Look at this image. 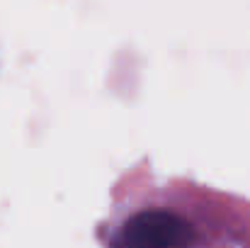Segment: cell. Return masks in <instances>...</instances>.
<instances>
[{"label": "cell", "instance_id": "6da1fadb", "mask_svg": "<svg viewBox=\"0 0 250 248\" xmlns=\"http://www.w3.org/2000/svg\"><path fill=\"white\" fill-rule=\"evenodd\" d=\"M194 229L170 209H146L134 214L119 236L122 248H187Z\"/></svg>", "mask_w": 250, "mask_h": 248}]
</instances>
